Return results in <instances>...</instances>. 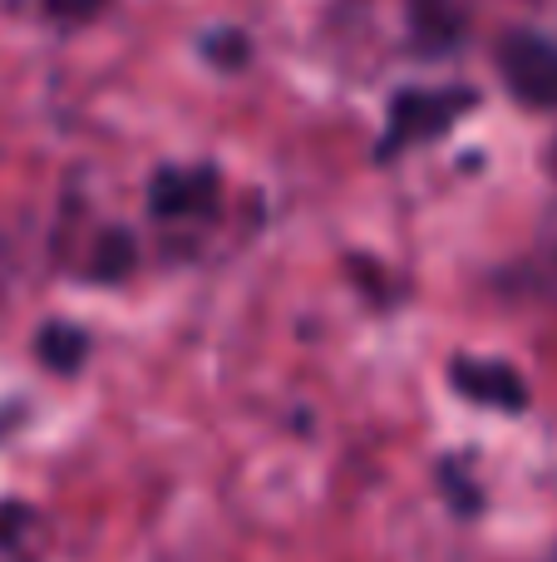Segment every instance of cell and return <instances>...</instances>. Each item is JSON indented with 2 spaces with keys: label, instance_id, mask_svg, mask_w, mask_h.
Segmentation results:
<instances>
[{
  "label": "cell",
  "instance_id": "1",
  "mask_svg": "<svg viewBox=\"0 0 557 562\" xmlns=\"http://www.w3.org/2000/svg\"><path fill=\"white\" fill-rule=\"evenodd\" d=\"M499 69L509 79V89L533 109L557 104V45L533 30H519L499 45Z\"/></svg>",
  "mask_w": 557,
  "mask_h": 562
},
{
  "label": "cell",
  "instance_id": "2",
  "mask_svg": "<svg viewBox=\"0 0 557 562\" xmlns=\"http://www.w3.org/2000/svg\"><path fill=\"white\" fill-rule=\"evenodd\" d=\"M469 104L464 94H405L395 99V138H424V134H440L444 124H454V114Z\"/></svg>",
  "mask_w": 557,
  "mask_h": 562
},
{
  "label": "cell",
  "instance_id": "3",
  "mask_svg": "<svg viewBox=\"0 0 557 562\" xmlns=\"http://www.w3.org/2000/svg\"><path fill=\"white\" fill-rule=\"evenodd\" d=\"M410 25L424 45H454L464 25L459 0H410Z\"/></svg>",
  "mask_w": 557,
  "mask_h": 562
}]
</instances>
